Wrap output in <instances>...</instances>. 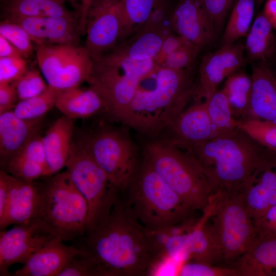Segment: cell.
<instances>
[{
  "mask_svg": "<svg viewBox=\"0 0 276 276\" xmlns=\"http://www.w3.org/2000/svg\"><path fill=\"white\" fill-rule=\"evenodd\" d=\"M40 72L35 69L28 70L14 85L19 101L37 96L42 93L48 86Z\"/></svg>",
  "mask_w": 276,
  "mask_h": 276,
  "instance_id": "f35d334b",
  "label": "cell"
},
{
  "mask_svg": "<svg viewBox=\"0 0 276 276\" xmlns=\"http://www.w3.org/2000/svg\"><path fill=\"white\" fill-rule=\"evenodd\" d=\"M252 89L251 75L238 70L228 76L222 90L225 94L237 120L248 118Z\"/></svg>",
  "mask_w": 276,
  "mask_h": 276,
  "instance_id": "4dcf8cb0",
  "label": "cell"
},
{
  "mask_svg": "<svg viewBox=\"0 0 276 276\" xmlns=\"http://www.w3.org/2000/svg\"><path fill=\"white\" fill-rule=\"evenodd\" d=\"M204 102L216 136L226 134L237 127V120L222 89L215 91Z\"/></svg>",
  "mask_w": 276,
  "mask_h": 276,
  "instance_id": "d6a6232c",
  "label": "cell"
},
{
  "mask_svg": "<svg viewBox=\"0 0 276 276\" xmlns=\"http://www.w3.org/2000/svg\"><path fill=\"white\" fill-rule=\"evenodd\" d=\"M58 239L40 219L15 225L0 232V275H11L9 268L16 263H25L42 247Z\"/></svg>",
  "mask_w": 276,
  "mask_h": 276,
  "instance_id": "4fadbf2b",
  "label": "cell"
},
{
  "mask_svg": "<svg viewBox=\"0 0 276 276\" xmlns=\"http://www.w3.org/2000/svg\"><path fill=\"white\" fill-rule=\"evenodd\" d=\"M28 69L27 62L22 56L0 58V83L14 82Z\"/></svg>",
  "mask_w": 276,
  "mask_h": 276,
  "instance_id": "b9f144b4",
  "label": "cell"
},
{
  "mask_svg": "<svg viewBox=\"0 0 276 276\" xmlns=\"http://www.w3.org/2000/svg\"><path fill=\"white\" fill-rule=\"evenodd\" d=\"M263 12L272 27L276 29V0H267Z\"/></svg>",
  "mask_w": 276,
  "mask_h": 276,
  "instance_id": "816d5d0a",
  "label": "cell"
},
{
  "mask_svg": "<svg viewBox=\"0 0 276 276\" xmlns=\"http://www.w3.org/2000/svg\"><path fill=\"white\" fill-rule=\"evenodd\" d=\"M244 43L222 45L218 50L203 57L199 68V82L196 90L199 98L204 99L215 91L219 84L240 70L244 63Z\"/></svg>",
  "mask_w": 276,
  "mask_h": 276,
  "instance_id": "9a60e30c",
  "label": "cell"
},
{
  "mask_svg": "<svg viewBox=\"0 0 276 276\" xmlns=\"http://www.w3.org/2000/svg\"><path fill=\"white\" fill-rule=\"evenodd\" d=\"M255 0H237L223 34L222 45L232 44L246 36L253 19Z\"/></svg>",
  "mask_w": 276,
  "mask_h": 276,
  "instance_id": "1f68e13d",
  "label": "cell"
},
{
  "mask_svg": "<svg viewBox=\"0 0 276 276\" xmlns=\"http://www.w3.org/2000/svg\"><path fill=\"white\" fill-rule=\"evenodd\" d=\"M263 0H255L256 2H260L261 1H262Z\"/></svg>",
  "mask_w": 276,
  "mask_h": 276,
  "instance_id": "db71d44e",
  "label": "cell"
},
{
  "mask_svg": "<svg viewBox=\"0 0 276 276\" xmlns=\"http://www.w3.org/2000/svg\"><path fill=\"white\" fill-rule=\"evenodd\" d=\"M120 0H93L88 10L85 45L94 60L114 49L118 44Z\"/></svg>",
  "mask_w": 276,
  "mask_h": 276,
  "instance_id": "5bb4252c",
  "label": "cell"
},
{
  "mask_svg": "<svg viewBox=\"0 0 276 276\" xmlns=\"http://www.w3.org/2000/svg\"><path fill=\"white\" fill-rule=\"evenodd\" d=\"M173 32L200 49L211 43L216 31L201 0H179L170 18Z\"/></svg>",
  "mask_w": 276,
  "mask_h": 276,
  "instance_id": "2e32d148",
  "label": "cell"
},
{
  "mask_svg": "<svg viewBox=\"0 0 276 276\" xmlns=\"http://www.w3.org/2000/svg\"><path fill=\"white\" fill-rule=\"evenodd\" d=\"M237 126L260 144L276 152V123L247 119L237 120Z\"/></svg>",
  "mask_w": 276,
  "mask_h": 276,
  "instance_id": "e575fe53",
  "label": "cell"
},
{
  "mask_svg": "<svg viewBox=\"0 0 276 276\" xmlns=\"http://www.w3.org/2000/svg\"><path fill=\"white\" fill-rule=\"evenodd\" d=\"M88 81L101 97L103 109L122 122L141 81L158 66L153 59L136 61L109 52L93 60Z\"/></svg>",
  "mask_w": 276,
  "mask_h": 276,
  "instance_id": "52a82bcc",
  "label": "cell"
},
{
  "mask_svg": "<svg viewBox=\"0 0 276 276\" xmlns=\"http://www.w3.org/2000/svg\"><path fill=\"white\" fill-rule=\"evenodd\" d=\"M257 238H276V204L271 206L263 215L254 220Z\"/></svg>",
  "mask_w": 276,
  "mask_h": 276,
  "instance_id": "f6af8a7d",
  "label": "cell"
},
{
  "mask_svg": "<svg viewBox=\"0 0 276 276\" xmlns=\"http://www.w3.org/2000/svg\"><path fill=\"white\" fill-rule=\"evenodd\" d=\"M168 127L173 134L169 141L190 150L216 136L204 101L184 109Z\"/></svg>",
  "mask_w": 276,
  "mask_h": 276,
  "instance_id": "d6986e66",
  "label": "cell"
},
{
  "mask_svg": "<svg viewBox=\"0 0 276 276\" xmlns=\"http://www.w3.org/2000/svg\"><path fill=\"white\" fill-rule=\"evenodd\" d=\"M187 241L189 261L225 266L204 211L194 227L187 233Z\"/></svg>",
  "mask_w": 276,
  "mask_h": 276,
  "instance_id": "4316f807",
  "label": "cell"
},
{
  "mask_svg": "<svg viewBox=\"0 0 276 276\" xmlns=\"http://www.w3.org/2000/svg\"><path fill=\"white\" fill-rule=\"evenodd\" d=\"M17 154L44 166L47 169V160L42 143V136L38 132L30 139Z\"/></svg>",
  "mask_w": 276,
  "mask_h": 276,
  "instance_id": "ee69618b",
  "label": "cell"
},
{
  "mask_svg": "<svg viewBox=\"0 0 276 276\" xmlns=\"http://www.w3.org/2000/svg\"><path fill=\"white\" fill-rule=\"evenodd\" d=\"M60 90L48 85L41 94L19 101L13 111L19 118L25 120L42 118L54 106Z\"/></svg>",
  "mask_w": 276,
  "mask_h": 276,
  "instance_id": "836d02e7",
  "label": "cell"
},
{
  "mask_svg": "<svg viewBox=\"0 0 276 276\" xmlns=\"http://www.w3.org/2000/svg\"><path fill=\"white\" fill-rule=\"evenodd\" d=\"M0 34L12 43L25 58L33 54L34 42L29 34L19 25L4 19L0 23Z\"/></svg>",
  "mask_w": 276,
  "mask_h": 276,
  "instance_id": "8d00e7d4",
  "label": "cell"
},
{
  "mask_svg": "<svg viewBox=\"0 0 276 276\" xmlns=\"http://www.w3.org/2000/svg\"><path fill=\"white\" fill-rule=\"evenodd\" d=\"M19 101L14 85L12 83H0V114L13 110Z\"/></svg>",
  "mask_w": 276,
  "mask_h": 276,
  "instance_id": "7dc6e473",
  "label": "cell"
},
{
  "mask_svg": "<svg viewBox=\"0 0 276 276\" xmlns=\"http://www.w3.org/2000/svg\"><path fill=\"white\" fill-rule=\"evenodd\" d=\"M58 276H103V273L96 260L84 249L73 258Z\"/></svg>",
  "mask_w": 276,
  "mask_h": 276,
  "instance_id": "74e56055",
  "label": "cell"
},
{
  "mask_svg": "<svg viewBox=\"0 0 276 276\" xmlns=\"http://www.w3.org/2000/svg\"><path fill=\"white\" fill-rule=\"evenodd\" d=\"M234 267L241 276H275L276 238H256Z\"/></svg>",
  "mask_w": 276,
  "mask_h": 276,
  "instance_id": "d4e9b609",
  "label": "cell"
},
{
  "mask_svg": "<svg viewBox=\"0 0 276 276\" xmlns=\"http://www.w3.org/2000/svg\"><path fill=\"white\" fill-rule=\"evenodd\" d=\"M4 19L19 25L36 45H79L81 34L79 20L75 17L11 16Z\"/></svg>",
  "mask_w": 276,
  "mask_h": 276,
  "instance_id": "e0dca14e",
  "label": "cell"
},
{
  "mask_svg": "<svg viewBox=\"0 0 276 276\" xmlns=\"http://www.w3.org/2000/svg\"><path fill=\"white\" fill-rule=\"evenodd\" d=\"M213 190L241 191L261 171L276 167V152L237 127L191 150Z\"/></svg>",
  "mask_w": 276,
  "mask_h": 276,
  "instance_id": "7a4b0ae2",
  "label": "cell"
},
{
  "mask_svg": "<svg viewBox=\"0 0 276 276\" xmlns=\"http://www.w3.org/2000/svg\"><path fill=\"white\" fill-rule=\"evenodd\" d=\"M200 49L190 43L168 55L159 66L175 70H191L195 63Z\"/></svg>",
  "mask_w": 276,
  "mask_h": 276,
  "instance_id": "60d3db41",
  "label": "cell"
},
{
  "mask_svg": "<svg viewBox=\"0 0 276 276\" xmlns=\"http://www.w3.org/2000/svg\"><path fill=\"white\" fill-rule=\"evenodd\" d=\"M2 170L11 175L30 181H36L47 175L44 166L20 154L13 157Z\"/></svg>",
  "mask_w": 276,
  "mask_h": 276,
  "instance_id": "d590c367",
  "label": "cell"
},
{
  "mask_svg": "<svg viewBox=\"0 0 276 276\" xmlns=\"http://www.w3.org/2000/svg\"><path fill=\"white\" fill-rule=\"evenodd\" d=\"M22 56L19 51L0 34V58Z\"/></svg>",
  "mask_w": 276,
  "mask_h": 276,
  "instance_id": "681fc988",
  "label": "cell"
},
{
  "mask_svg": "<svg viewBox=\"0 0 276 276\" xmlns=\"http://www.w3.org/2000/svg\"><path fill=\"white\" fill-rule=\"evenodd\" d=\"M247 211L254 220L276 204V167L259 172L241 191Z\"/></svg>",
  "mask_w": 276,
  "mask_h": 276,
  "instance_id": "cb8c5ba5",
  "label": "cell"
},
{
  "mask_svg": "<svg viewBox=\"0 0 276 276\" xmlns=\"http://www.w3.org/2000/svg\"><path fill=\"white\" fill-rule=\"evenodd\" d=\"M65 168L87 204V233L108 216L120 197V191L95 160L83 140L73 143Z\"/></svg>",
  "mask_w": 276,
  "mask_h": 276,
  "instance_id": "9c48e42d",
  "label": "cell"
},
{
  "mask_svg": "<svg viewBox=\"0 0 276 276\" xmlns=\"http://www.w3.org/2000/svg\"><path fill=\"white\" fill-rule=\"evenodd\" d=\"M190 70L157 66L141 81L122 122L149 134L168 127L194 92Z\"/></svg>",
  "mask_w": 276,
  "mask_h": 276,
  "instance_id": "3957f363",
  "label": "cell"
},
{
  "mask_svg": "<svg viewBox=\"0 0 276 276\" xmlns=\"http://www.w3.org/2000/svg\"><path fill=\"white\" fill-rule=\"evenodd\" d=\"M36 47L37 63L48 85L61 90L89 81L94 62L84 47L41 44Z\"/></svg>",
  "mask_w": 276,
  "mask_h": 276,
  "instance_id": "30bf717a",
  "label": "cell"
},
{
  "mask_svg": "<svg viewBox=\"0 0 276 276\" xmlns=\"http://www.w3.org/2000/svg\"><path fill=\"white\" fill-rule=\"evenodd\" d=\"M177 275L181 276H241L234 267L212 265L188 261L181 264Z\"/></svg>",
  "mask_w": 276,
  "mask_h": 276,
  "instance_id": "ab89813d",
  "label": "cell"
},
{
  "mask_svg": "<svg viewBox=\"0 0 276 276\" xmlns=\"http://www.w3.org/2000/svg\"><path fill=\"white\" fill-rule=\"evenodd\" d=\"M8 0H1V2L4 4Z\"/></svg>",
  "mask_w": 276,
  "mask_h": 276,
  "instance_id": "f5cc1de1",
  "label": "cell"
},
{
  "mask_svg": "<svg viewBox=\"0 0 276 276\" xmlns=\"http://www.w3.org/2000/svg\"><path fill=\"white\" fill-rule=\"evenodd\" d=\"M65 2V0H8L3 4L4 16L74 17Z\"/></svg>",
  "mask_w": 276,
  "mask_h": 276,
  "instance_id": "f546056e",
  "label": "cell"
},
{
  "mask_svg": "<svg viewBox=\"0 0 276 276\" xmlns=\"http://www.w3.org/2000/svg\"><path fill=\"white\" fill-rule=\"evenodd\" d=\"M84 249L67 245L56 239L38 250L12 273L13 276H58L76 255Z\"/></svg>",
  "mask_w": 276,
  "mask_h": 276,
  "instance_id": "ffe728a7",
  "label": "cell"
},
{
  "mask_svg": "<svg viewBox=\"0 0 276 276\" xmlns=\"http://www.w3.org/2000/svg\"><path fill=\"white\" fill-rule=\"evenodd\" d=\"M125 192V203L146 230H159L193 218L194 211L145 159Z\"/></svg>",
  "mask_w": 276,
  "mask_h": 276,
  "instance_id": "277c9868",
  "label": "cell"
},
{
  "mask_svg": "<svg viewBox=\"0 0 276 276\" xmlns=\"http://www.w3.org/2000/svg\"><path fill=\"white\" fill-rule=\"evenodd\" d=\"M83 141L96 162L120 192L124 193L138 166L132 141L121 132L108 129Z\"/></svg>",
  "mask_w": 276,
  "mask_h": 276,
  "instance_id": "8fae6325",
  "label": "cell"
},
{
  "mask_svg": "<svg viewBox=\"0 0 276 276\" xmlns=\"http://www.w3.org/2000/svg\"><path fill=\"white\" fill-rule=\"evenodd\" d=\"M44 177L37 219L64 242L80 240L86 232V200L66 170Z\"/></svg>",
  "mask_w": 276,
  "mask_h": 276,
  "instance_id": "ba28073f",
  "label": "cell"
},
{
  "mask_svg": "<svg viewBox=\"0 0 276 276\" xmlns=\"http://www.w3.org/2000/svg\"><path fill=\"white\" fill-rule=\"evenodd\" d=\"M42 118L25 120L13 110L0 114L1 166L16 155L30 139L38 132Z\"/></svg>",
  "mask_w": 276,
  "mask_h": 276,
  "instance_id": "44dd1931",
  "label": "cell"
},
{
  "mask_svg": "<svg viewBox=\"0 0 276 276\" xmlns=\"http://www.w3.org/2000/svg\"><path fill=\"white\" fill-rule=\"evenodd\" d=\"M190 43L182 37L172 33L165 39L159 51L153 59L156 65L159 66L168 55Z\"/></svg>",
  "mask_w": 276,
  "mask_h": 276,
  "instance_id": "bcb514c9",
  "label": "cell"
},
{
  "mask_svg": "<svg viewBox=\"0 0 276 276\" xmlns=\"http://www.w3.org/2000/svg\"><path fill=\"white\" fill-rule=\"evenodd\" d=\"M79 240L103 276L149 275L153 258L145 229L120 197L108 216Z\"/></svg>",
  "mask_w": 276,
  "mask_h": 276,
  "instance_id": "6da1fadb",
  "label": "cell"
},
{
  "mask_svg": "<svg viewBox=\"0 0 276 276\" xmlns=\"http://www.w3.org/2000/svg\"><path fill=\"white\" fill-rule=\"evenodd\" d=\"M216 33L221 28L234 0H201Z\"/></svg>",
  "mask_w": 276,
  "mask_h": 276,
  "instance_id": "7bdbcfd3",
  "label": "cell"
},
{
  "mask_svg": "<svg viewBox=\"0 0 276 276\" xmlns=\"http://www.w3.org/2000/svg\"><path fill=\"white\" fill-rule=\"evenodd\" d=\"M173 8L169 0H162L148 20L111 52L119 56L136 61L153 58L165 39L174 33L170 24Z\"/></svg>",
  "mask_w": 276,
  "mask_h": 276,
  "instance_id": "7c38bea8",
  "label": "cell"
},
{
  "mask_svg": "<svg viewBox=\"0 0 276 276\" xmlns=\"http://www.w3.org/2000/svg\"><path fill=\"white\" fill-rule=\"evenodd\" d=\"M248 119L276 123V78L264 63L252 67Z\"/></svg>",
  "mask_w": 276,
  "mask_h": 276,
  "instance_id": "7402d4cb",
  "label": "cell"
},
{
  "mask_svg": "<svg viewBox=\"0 0 276 276\" xmlns=\"http://www.w3.org/2000/svg\"><path fill=\"white\" fill-rule=\"evenodd\" d=\"M225 266L234 267L257 238L254 220L241 191L218 190L202 210Z\"/></svg>",
  "mask_w": 276,
  "mask_h": 276,
  "instance_id": "8992f818",
  "label": "cell"
},
{
  "mask_svg": "<svg viewBox=\"0 0 276 276\" xmlns=\"http://www.w3.org/2000/svg\"><path fill=\"white\" fill-rule=\"evenodd\" d=\"M144 155L155 172L194 211L204 209L213 190L189 149L169 140H157L145 146Z\"/></svg>",
  "mask_w": 276,
  "mask_h": 276,
  "instance_id": "5b68a950",
  "label": "cell"
},
{
  "mask_svg": "<svg viewBox=\"0 0 276 276\" xmlns=\"http://www.w3.org/2000/svg\"><path fill=\"white\" fill-rule=\"evenodd\" d=\"M161 1L120 0L118 44L129 38L148 20Z\"/></svg>",
  "mask_w": 276,
  "mask_h": 276,
  "instance_id": "f1b7e54d",
  "label": "cell"
},
{
  "mask_svg": "<svg viewBox=\"0 0 276 276\" xmlns=\"http://www.w3.org/2000/svg\"><path fill=\"white\" fill-rule=\"evenodd\" d=\"M63 116L75 120L85 119L103 109V100L92 87L79 86L60 90L55 106Z\"/></svg>",
  "mask_w": 276,
  "mask_h": 276,
  "instance_id": "484cf974",
  "label": "cell"
},
{
  "mask_svg": "<svg viewBox=\"0 0 276 276\" xmlns=\"http://www.w3.org/2000/svg\"><path fill=\"white\" fill-rule=\"evenodd\" d=\"M74 120L63 116L56 120L42 136L47 165L46 177L66 167L73 145Z\"/></svg>",
  "mask_w": 276,
  "mask_h": 276,
  "instance_id": "603a6c76",
  "label": "cell"
},
{
  "mask_svg": "<svg viewBox=\"0 0 276 276\" xmlns=\"http://www.w3.org/2000/svg\"><path fill=\"white\" fill-rule=\"evenodd\" d=\"M92 1L93 0H81L79 22L81 35L85 34L87 15Z\"/></svg>",
  "mask_w": 276,
  "mask_h": 276,
  "instance_id": "f907efd6",
  "label": "cell"
},
{
  "mask_svg": "<svg viewBox=\"0 0 276 276\" xmlns=\"http://www.w3.org/2000/svg\"><path fill=\"white\" fill-rule=\"evenodd\" d=\"M9 196V174L0 171V217L6 210Z\"/></svg>",
  "mask_w": 276,
  "mask_h": 276,
  "instance_id": "c3c4849f",
  "label": "cell"
},
{
  "mask_svg": "<svg viewBox=\"0 0 276 276\" xmlns=\"http://www.w3.org/2000/svg\"><path fill=\"white\" fill-rule=\"evenodd\" d=\"M273 27L263 12L255 18L246 35L245 50L251 61H263L268 58L274 48Z\"/></svg>",
  "mask_w": 276,
  "mask_h": 276,
  "instance_id": "83f0119b",
  "label": "cell"
},
{
  "mask_svg": "<svg viewBox=\"0 0 276 276\" xmlns=\"http://www.w3.org/2000/svg\"><path fill=\"white\" fill-rule=\"evenodd\" d=\"M40 201L41 183L27 181L9 174V196L5 212L0 217V230L37 219Z\"/></svg>",
  "mask_w": 276,
  "mask_h": 276,
  "instance_id": "ac0fdd59",
  "label": "cell"
}]
</instances>
